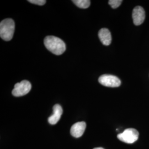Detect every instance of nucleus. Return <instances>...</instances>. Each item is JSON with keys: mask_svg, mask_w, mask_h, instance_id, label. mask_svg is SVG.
<instances>
[{"mask_svg": "<svg viewBox=\"0 0 149 149\" xmlns=\"http://www.w3.org/2000/svg\"><path fill=\"white\" fill-rule=\"evenodd\" d=\"M122 0H109L108 1V3L112 7V8L116 9L119 7V6L122 4Z\"/></svg>", "mask_w": 149, "mask_h": 149, "instance_id": "9b49d317", "label": "nucleus"}, {"mask_svg": "<svg viewBox=\"0 0 149 149\" xmlns=\"http://www.w3.org/2000/svg\"><path fill=\"white\" fill-rule=\"evenodd\" d=\"M93 149H104L102 148H94Z\"/></svg>", "mask_w": 149, "mask_h": 149, "instance_id": "ddd939ff", "label": "nucleus"}, {"mask_svg": "<svg viewBox=\"0 0 149 149\" xmlns=\"http://www.w3.org/2000/svg\"><path fill=\"white\" fill-rule=\"evenodd\" d=\"M15 29V24L13 19H3L0 23V37L5 41H10L13 38Z\"/></svg>", "mask_w": 149, "mask_h": 149, "instance_id": "f03ea898", "label": "nucleus"}, {"mask_svg": "<svg viewBox=\"0 0 149 149\" xmlns=\"http://www.w3.org/2000/svg\"><path fill=\"white\" fill-rule=\"evenodd\" d=\"M98 37L102 43L108 46L112 42V36L110 31L107 28H102L98 32Z\"/></svg>", "mask_w": 149, "mask_h": 149, "instance_id": "1a4fd4ad", "label": "nucleus"}, {"mask_svg": "<svg viewBox=\"0 0 149 149\" xmlns=\"http://www.w3.org/2000/svg\"><path fill=\"white\" fill-rule=\"evenodd\" d=\"M31 84L27 80H23L15 85L12 95L15 97H21L28 94L31 90Z\"/></svg>", "mask_w": 149, "mask_h": 149, "instance_id": "20e7f679", "label": "nucleus"}, {"mask_svg": "<svg viewBox=\"0 0 149 149\" xmlns=\"http://www.w3.org/2000/svg\"><path fill=\"white\" fill-rule=\"evenodd\" d=\"M44 43L49 51L56 55L63 54L66 50L65 44L59 38L47 36L45 38Z\"/></svg>", "mask_w": 149, "mask_h": 149, "instance_id": "f257e3e1", "label": "nucleus"}, {"mask_svg": "<svg viewBox=\"0 0 149 149\" xmlns=\"http://www.w3.org/2000/svg\"><path fill=\"white\" fill-rule=\"evenodd\" d=\"M98 81L102 85L109 87H118L121 85L120 80L112 74H103L99 77Z\"/></svg>", "mask_w": 149, "mask_h": 149, "instance_id": "39448f33", "label": "nucleus"}, {"mask_svg": "<svg viewBox=\"0 0 149 149\" xmlns=\"http://www.w3.org/2000/svg\"><path fill=\"white\" fill-rule=\"evenodd\" d=\"M74 3L81 8H87L90 6L91 1L89 0H74Z\"/></svg>", "mask_w": 149, "mask_h": 149, "instance_id": "9d476101", "label": "nucleus"}, {"mask_svg": "<svg viewBox=\"0 0 149 149\" xmlns=\"http://www.w3.org/2000/svg\"><path fill=\"white\" fill-rule=\"evenodd\" d=\"M139 132L134 128H128L125 129L122 133L119 134L117 138L119 140L127 144H133L139 138Z\"/></svg>", "mask_w": 149, "mask_h": 149, "instance_id": "7ed1b4c3", "label": "nucleus"}, {"mask_svg": "<svg viewBox=\"0 0 149 149\" xmlns=\"http://www.w3.org/2000/svg\"><path fill=\"white\" fill-rule=\"evenodd\" d=\"M86 128L85 122H80L74 124L71 128L70 133L74 138H80L84 133Z\"/></svg>", "mask_w": 149, "mask_h": 149, "instance_id": "0eeeda50", "label": "nucleus"}, {"mask_svg": "<svg viewBox=\"0 0 149 149\" xmlns=\"http://www.w3.org/2000/svg\"><path fill=\"white\" fill-rule=\"evenodd\" d=\"M63 114V108L60 105L56 104L53 107V114L48 118V122L55 125L59 122Z\"/></svg>", "mask_w": 149, "mask_h": 149, "instance_id": "6e6552de", "label": "nucleus"}, {"mask_svg": "<svg viewBox=\"0 0 149 149\" xmlns=\"http://www.w3.org/2000/svg\"><path fill=\"white\" fill-rule=\"evenodd\" d=\"M133 22L135 26L141 25L145 20V12L141 6H136L134 8L132 13Z\"/></svg>", "mask_w": 149, "mask_h": 149, "instance_id": "423d86ee", "label": "nucleus"}, {"mask_svg": "<svg viewBox=\"0 0 149 149\" xmlns=\"http://www.w3.org/2000/svg\"><path fill=\"white\" fill-rule=\"evenodd\" d=\"M28 2L31 3H33V4H35V5H37L39 6L44 5L46 3L45 0H29Z\"/></svg>", "mask_w": 149, "mask_h": 149, "instance_id": "f8f14e48", "label": "nucleus"}]
</instances>
